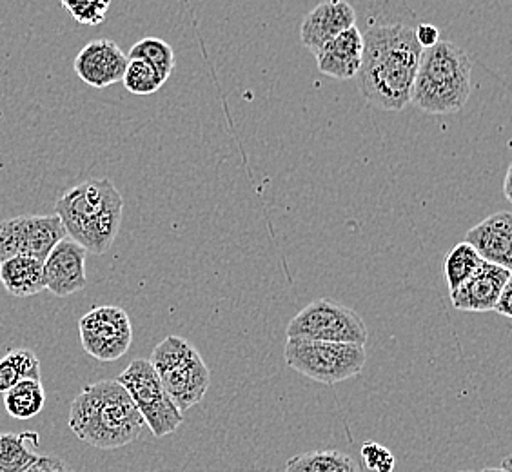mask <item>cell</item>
Wrapping results in <instances>:
<instances>
[{"label":"cell","instance_id":"obj_1","mask_svg":"<svg viewBox=\"0 0 512 472\" xmlns=\"http://www.w3.org/2000/svg\"><path fill=\"white\" fill-rule=\"evenodd\" d=\"M364 53L356 73L365 100L385 111H402L411 102L422 59L413 26L375 24L362 33Z\"/></svg>","mask_w":512,"mask_h":472},{"label":"cell","instance_id":"obj_2","mask_svg":"<svg viewBox=\"0 0 512 472\" xmlns=\"http://www.w3.org/2000/svg\"><path fill=\"white\" fill-rule=\"evenodd\" d=\"M68 423L80 442L102 451L126 447L146 427L137 405L117 380L86 385L71 404Z\"/></svg>","mask_w":512,"mask_h":472},{"label":"cell","instance_id":"obj_3","mask_svg":"<svg viewBox=\"0 0 512 472\" xmlns=\"http://www.w3.org/2000/svg\"><path fill=\"white\" fill-rule=\"evenodd\" d=\"M66 235L93 255H104L119 235L124 198L108 178H89L57 200Z\"/></svg>","mask_w":512,"mask_h":472},{"label":"cell","instance_id":"obj_4","mask_svg":"<svg viewBox=\"0 0 512 472\" xmlns=\"http://www.w3.org/2000/svg\"><path fill=\"white\" fill-rule=\"evenodd\" d=\"M471 59L449 40L422 51L411 102L429 115L458 113L471 97Z\"/></svg>","mask_w":512,"mask_h":472},{"label":"cell","instance_id":"obj_5","mask_svg":"<svg viewBox=\"0 0 512 472\" xmlns=\"http://www.w3.org/2000/svg\"><path fill=\"white\" fill-rule=\"evenodd\" d=\"M149 362L180 413L204 400L211 385V371L186 338L166 336L153 349Z\"/></svg>","mask_w":512,"mask_h":472},{"label":"cell","instance_id":"obj_6","mask_svg":"<svg viewBox=\"0 0 512 472\" xmlns=\"http://www.w3.org/2000/svg\"><path fill=\"white\" fill-rule=\"evenodd\" d=\"M284 360L293 371L309 380L336 385L364 371L367 353L364 345L287 338Z\"/></svg>","mask_w":512,"mask_h":472},{"label":"cell","instance_id":"obj_7","mask_svg":"<svg viewBox=\"0 0 512 472\" xmlns=\"http://www.w3.org/2000/svg\"><path fill=\"white\" fill-rule=\"evenodd\" d=\"M117 382L128 391L146 427H149L155 438L175 433L184 422V414L178 411L177 405L169 398L149 360H133L122 371Z\"/></svg>","mask_w":512,"mask_h":472},{"label":"cell","instance_id":"obj_8","mask_svg":"<svg viewBox=\"0 0 512 472\" xmlns=\"http://www.w3.org/2000/svg\"><path fill=\"white\" fill-rule=\"evenodd\" d=\"M287 338H304L316 342L367 344L369 331L362 316L353 309L318 298L306 305L287 325Z\"/></svg>","mask_w":512,"mask_h":472},{"label":"cell","instance_id":"obj_9","mask_svg":"<svg viewBox=\"0 0 512 472\" xmlns=\"http://www.w3.org/2000/svg\"><path fill=\"white\" fill-rule=\"evenodd\" d=\"M66 229L57 215H22L0 222V262L13 256L46 260L51 249L66 238Z\"/></svg>","mask_w":512,"mask_h":472},{"label":"cell","instance_id":"obj_10","mask_svg":"<svg viewBox=\"0 0 512 472\" xmlns=\"http://www.w3.org/2000/svg\"><path fill=\"white\" fill-rule=\"evenodd\" d=\"M82 349L99 362H115L128 353L133 327L128 313L115 305H100L79 322Z\"/></svg>","mask_w":512,"mask_h":472},{"label":"cell","instance_id":"obj_11","mask_svg":"<svg viewBox=\"0 0 512 472\" xmlns=\"http://www.w3.org/2000/svg\"><path fill=\"white\" fill-rule=\"evenodd\" d=\"M86 255L88 251L77 242H73L69 236L62 238L42 262L46 289L59 298H66L82 291L88 284Z\"/></svg>","mask_w":512,"mask_h":472},{"label":"cell","instance_id":"obj_12","mask_svg":"<svg viewBox=\"0 0 512 472\" xmlns=\"http://www.w3.org/2000/svg\"><path fill=\"white\" fill-rule=\"evenodd\" d=\"M128 66V55L113 40L100 39L89 42L79 51L73 62L75 73L91 88H108L122 82Z\"/></svg>","mask_w":512,"mask_h":472},{"label":"cell","instance_id":"obj_13","mask_svg":"<svg viewBox=\"0 0 512 472\" xmlns=\"http://www.w3.org/2000/svg\"><path fill=\"white\" fill-rule=\"evenodd\" d=\"M511 280V269L483 262L462 286L454 289L451 302L460 311L489 313L493 311L503 287Z\"/></svg>","mask_w":512,"mask_h":472},{"label":"cell","instance_id":"obj_14","mask_svg":"<svg viewBox=\"0 0 512 472\" xmlns=\"http://www.w3.org/2000/svg\"><path fill=\"white\" fill-rule=\"evenodd\" d=\"M356 26V11L345 0H325L304 19L300 37L307 50H320L325 42Z\"/></svg>","mask_w":512,"mask_h":472},{"label":"cell","instance_id":"obj_15","mask_svg":"<svg viewBox=\"0 0 512 472\" xmlns=\"http://www.w3.org/2000/svg\"><path fill=\"white\" fill-rule=\"evenodd\" d=\"M465 242L473 247L483 262L511 269L512 215L509 211L494 213L467 231Z\"/></svg>","mask_w":512,"mask_h":472},{"label":"cell","instance_id":"obj_16","mask_svg":"<svg viewBox=\"0 0 512 472\" xmlns=\"http://www.w3.org/2000/svg\"><path fill=\"white\" fill-rule=\"evenodd\" d=\"M364 53V37L356 26L342 31L315 51L318 69L336 80L355 79Z\"/></svg>","mask_w":512,"mask_h":472},{"label":"cell","instance_id":"obj_17","mask_svg":"<svg viewBox=\"0 0 512 472\" xmlns=\"http://www.w3.org/2000/svg\"><path fill=\"white\" fill-rule=\"evenodd\" d=\"M0 284L10 295L28 298L46 289L44 264L31 256H13L0 262Z\"/></svg>","mask_w":512,"mask_h":472},{"label":"cell","instance_id":"obj_18","mask_svg":"<svg viewBox=\"0 0 512 472\" xmlns=\"http://www.w3.org/2000/svg\"><path fill=\"white\" fill-rule=\"evenodd\" d=\"M39 434L0 433V472H26L39 460Z\"/></svg>","mask_w":512,"mask_h":472},{"label":"cell","instance_id":"obj_19","mask_svg":"<svg viewBox=\"0 0 512 472\" xmlns=\"http://www.w3.org/2000/svg\"><path fill=\"white\" fill-rule=\"evenodd\" d=\"M286 472H358V465L349 454L327 449L296 454L287 460Z\"/></svg>","mask_w":512,"mask_h":472},{"label":"cell","instance_id":"obj_20","mask_svg":"<svg viewBox=\"0 0 512 472\" xmlns=\"http://www.w3.org/2000/svg\"><path fill=\"white\" fill-rule=\"evenodd\" d=\"M46 405V393L42 382L22 380L4 393V407L15 420H31L42 413Z\"/></svg>","mask_w":512,"mask_h":472},{"label":"cell","instance_id":"obj_21","mask_svg":"<svg viewBox=\"0 0 512 472\" xmlns=\"http://www.w3.org/2000/svg\"><path fill=\"white\" fill-rule=\"evenodd\" d=\"M22 380L42 382L39 358L31 349H13L0 360V393H8Z\"/></svg>","mask_w":512,"mask_h":472},{"label":"cell","instance_id":"obj_22","mask_svg":"<svg viewBox=\"0 0 512 472\" xmlns=\"http://www.w3.org/2000/svg\"><path fill=\"white\" fill-rule=\"evenodd\" d=\"M482 264V256L478 255L467 242L454 246L445 258V278L451 293L462 286L463 282Z\"/></svg>","mask_w":512,"mask_h":472},{"label":"cell","instance_id":"obj_23","mask_svg":"<svg viewBox=\"0 0 512 472\" xmlns=\"http://www.w3.org/2000/svg\"><path fill=\"white\" fill-rule=\"evenodd\" d=\"M128 59L146 60L166 80L175 69V51L168 42L157 37L138 40L137 44L129 50Z\"/></svg>","mask_w":512,"mask_h":472},{"label":"cell","instance_id":"obj_24","mask_svg":"<svg viewBox=\"0 0 512 472\" xmlns=\"http://www.w3.org/2000/svg\"><path fill=\"white\" fill-rule=\"evenodd\" d=\"M122 82L133 95H153L168 80L164 79L146 60L128 59Z\"/></svg>","mask_w":512,"mask_h":472},{"label":"cell","instance_id":"obj_25","mask_svg":"<svg viewBox=\"0 0 512 472\" xmlns=\"http://www.w3.org/2000/svg\"><path fill=\"white\" fill-rule=\"evenodd\" d=\"M62 8L84 26H99L108 15L111 0H60Z\"/></svg>","mask_w":512,"mask_h":472},{"label":"cell","instance_id":"obj_26","mask_svg":"<svg viewBox=\"0 0 512 472\" xmlns=\"http://www.w3.org/2000/svg\"><path fill=\"white\" fill-rule=\"evenodd\" d=\"M362 458H364L367 467L376 472H393L396 467V458L394 454L382 447L380 443L365 442L362 445Z\"/></svg>","mask_w":512,"mask_h":472},{"label":"cell","instance_id":"obj_27","mask_svg":"<svg viewBox=\"0 0 512 472\" xmlns=\"http://www.w3.org/2000/svg\"><path fill=\"white\" fill-rule=\"evenodd\" d=\"M26 472H75V469L57 456H40Z\"/></svg>","mask_w":512,"mask_h":472},{"label":"cell","instance_id":"obj_28","mask_svg":"<svg viewBox=\"0 0 512 472\" xmlns=\"http://www.w3.org/2000/svg\"><path fill=\"white\" fill-rule=\"evenodd\" d=\"M414 35L422 50H429L440 42V31L433 24H420L418 28H414Z\"/></svg>","mask_w":512,"mask_h":472},{"label":"cell","instance_id":"obj_29","mask_svg":"<svg viewBox=\"0 0 512 472\" xmlns=\"http://www.w3.org/2000/svg\"><path fill=\"white\" fill-rule=\"evenodd\" d=\"M511 298H512V280L511 282H507L505 287H503L502 293L498 296V300H496V305H494V313H498V315L505 316V318H511L512 309H511Z\"/></svg>","mask_w":512,"mask_h":472},{"label":"cell","instance_id":"obj_30","mask_svg":"<svg viewBox=\"0 0 512 472\" xmlns=\"http://www.w3.org/2000/svg\"><path fill=\"white\" fill-rule=\"evenodd\" d=\"M511 175H512V166L507 168V173H505V180H503V195L505 198L511 202L512 193H511Z\"/></svg>","mask_w":512,"mask_h":472},{"label":"cell","instance_id":"obj_31","mask_svg":"<svg viewBox=\"0 0 512 472\" xmlns=\"http://www.w3.org/2000/svg\"><path fill=\"white\" fill-rule=\"evenodd\" d=\"M480 472H511V471H505V469H502V467H487V469H483V471Z\"/></svg>","mask_w":512,"mask_h":472},{"label":"cell","instance_id":"obj_32","mask_svg":"<svg viewBox=\"0 0 512 472\" xmlns=\"http://www.w3.org/2000/svg\"><path fill=\"white\" fill-rule=\"evenodd\" d=\"M458 472H473V471H458Z\"/></svg>","mask_w":512,"mask_h":472}]
</instances>
